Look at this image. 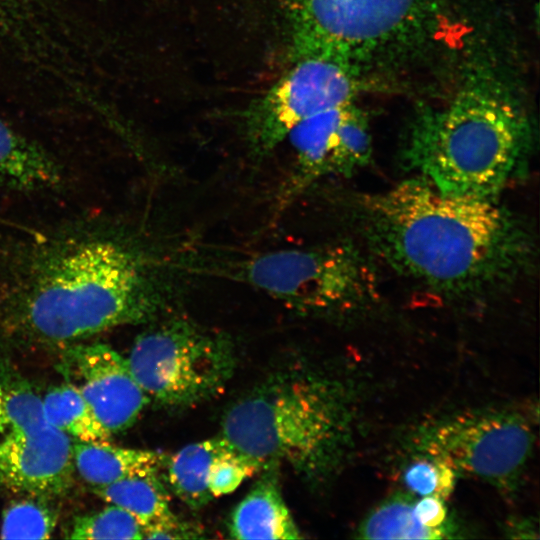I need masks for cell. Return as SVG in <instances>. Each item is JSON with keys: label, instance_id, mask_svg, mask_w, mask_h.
<instances>
[{"label": "cell", "instance_id": "603a6c76", "mask_svg": "<svg viewBox=\"0 0 540 540\" xmlns=\"http://www.w3.org/2000/svg\"><path fill=\"white\" fill-rule=\"evenodd\" d=\"M420 458L404 472V482L412 491L421 496L448 497L452 491L455 470L445 460L431 455Z\"/></svg>", "mask_w": 540, "mask_h": 540}, {"label": "cell", "instance_id": "8fae6325", "mask_svg": "<svg viewBox=\"0 0 540 540\" xmlns=\"http://www.w3.org/2000/svg\"><path fill=\"white\" fill-rule=\"evenodd\" d=\"M64 372L87 400L102 425L112 434L131 427L150 402L127 358L102 343L66 347Z\"/></svg>", "mask_w": 540, "mask_h": 540}, {"label": "cell", "instance_id": "44dd1931", "mask_svg": "<svg viewBox=\"0 0 540 540\" xmlns=\"http://www.w3.org/2000/svg\"><path fill=\"white\" fill-rule=\"evenodd\" d=\"M68 539H144L143 528L129 512L110 504L74 518L64 534Z\"/></svg>", "mask_w": 540, "mask_h": 540}, {"label": "cell", "instance_id": "ba28073f", "mask_svg": "<svg viewBox=\"0 0 540 540\" xmlns=\"http://www.w3.org/2000/svg\"><path fill=\"white\" fill-rule=\"evenodd\" d=\"M531 436L518 416L487 414L446 422L432 430L424 444L429 454L445 460L454 470L501 484L523 468Z\"/></svg>", "mask_w": 540, "mask_h": 540}, {"label": "cell", "instance_id": "277c9868", "mask_svg": "<svg viewBox=\"0 0 540 540\" xmlns=\"http://www.w3.org/2000/svg\"><path fill=\"white\" fill-rule=\"evenodd\" d=\"M339 412L332 387L290 370L238 399L226 412L220 435L260 470L284 463L313 478L332 462L341 434Z\"/></svg>", "mask_w": 540, "mask_h": 540}, {"label": "cell", "instance_id": "ac0fdd59", "mask_svg": "<svg viewBox=\"0 0 540 540\" xmlns=\"http://www.w3.org/2000/svg\"><path fill=\"white\" fill-rule=\"evenodd\" d=\"M52 0H0V56L11 60L30 54L45 36Z\"/></svg>", "mask_w": 540, "mask_h": 540}, {"label": "cell", "instance_id": "52a82bcc", "mask_svg": "<svg viewBox=\"0 0 540 540\" xmlns=\"http://www.w3.org/2000/svg\"><path fill=\"white\" fill-rule=\"evenodd\" d=\"M342 60L308 47L248 118L247 136L255 156L271 152L301 121L354 103L353 83Z\"/></svg>", "mask_w": 540, "mask_h": 540}, {"label": "cell", "instance_id": "6da1fadb", "mask_svg": "<svg viewBox=\"0 0 540 540\" xmlns=\"http://www.w3.org/2000/svg\"><path fill=\"white\" fill-rule=\"evenodd\" d=\"M364 238L387 265L437 292L469 295L508 282L532 246L493 198L448 194L423 177L364 197Z\"/></svg>", "mask_w": 540, "mask_h": 540}, {"label": "cell", "instance_id": "5b68a950", "mask_svg": "<svg viewBox=\"0 0 540 540\" xmlns=\"http://www.w3.org/2000/svg\"><path fill=\"white\" fill-rule=\"evenodd\" d=\"M209 274L250 285L301 312L358 308L377 292L375 274L353 244L267 251L215 261Z\"/></svg>", "mask_w": 540, "mask_h": 540}, {"label": "cell", "instance_id": "ffe728a7", "mask_svg": "<svg viewBox=\"0 0 540 540\" xmlns=\"http://www.w3.org/2000/svg\"><path fill=\"white\" fill-rule=\"evenodd\" d=\"M414 502L407 496H397L374 509L360 527L367 539H440L447 529H429L416 518Z\"/></svg>", "mask_w": 540, "mask_h": 540}, {"label": "cell", "instance_id": "7a4b0ae2", "mask_svg": "<svg viewBox=\"0 0 540 540\" xmlns=\"http://www.w3.org/2000/svg\"><path fill=\"white\" fill-rule=\"evenodd\" d=\"M160 297L140 258L108 239L66 243L40 257L4 301L13 335L68 347L112 328L150 321Z\"/></svg>", "mask_w": 540, "mask_h": 540}, {"label": "cell", "instance_id": "3957f363", "mask_svg": "<svg viewBox=\"0 0 540 540\" xmlns=\"http://www.w3.org/2000/svg\"><path fill=\"white\" fill-rule=\"evenodd\" d=\"M530 140L527 122L510 101L472 87L415 124L405 161L444 193L493 198L524 171Z\"/></svg>", "mask_w": 540, "mask_h": 540}, {"label": "cell", "instance_id": "9c48e42d", "mask_svg": "<svg viewBox=\"0 0 540 540\" xmlns=\"http://www.w3.org/2000/svg\"><path fill=\"white\" fill-rule=\"evenodd\" d=\"M286 139L290 140L295 157L281 195L283 202L322 177L353 174L369 163L372 153L367 120L354 103L301 121Z\"/></svg>", "mask_w": 540, "mask_h": 540}, {"label": "cell", "instance_id": "30bf717a", "mask_svg": "<svg viewBox=\"0 0 540 540\" xmlns=\"http://www.w3.org/2000/svg\"><path fill=\"white\" fill-rule=\"evenodd\" d=\"M423 1L300 0L304 44L340 57L367 51L404 28Z\"/></svg>", "mask_w": 540, "mask_h": 540}, {"label": "cell", "instance_id": "cb8c5ba5", "mask_svg": "<svg viewBox=\"0 0 540 540\" xmlns=\"http://www.w3.org/2000/svg\"><path fill=\"white\" fill-rule=\"evenodd\" d=\"M258 471L260 468L257 464L233 449L213 463L209 491L213 498L232 493L246 478Z\"/></svg>", "mask_w": 540, "mask_h": 540}, {"label": "cell", "instance_id": "5bb4252c", "mask_svg": "<svg viewBox=\"0 0 540 540\" xmlns=\"http://www.w3.org/2000/svg\"><path fill=\"white\" fill-rule=\"evenodd\" d=\"M228 529L232 538L241 540L301 538L274 473L259 479L237 504L230 516Z\"/></svg>", "mask_w": 540, "mask_h": 540}, {"label": "cell", "instance_id": "4fadbf2b", "mask_svg": "<svg viewBox=\"0 0 540 540\" xmlns=\"http://www.w3.org/2000/svg\"><path fill=\"white\" fill-rule=\"evenodd\" d=\"M100 498L129 512L143 528L144 538L163 539L183 522L170 507V496L158 470L92 487Z\"/></svg>", "mask_w": 540, "mask_h": 540}, {"label": "cell", "instance_id": "7402d4cb", "mask_svg": "<svg viewBox=\"0 0 540 540\" xmlns=\"http://www.w3.org/2000/svg\"><path fill=\"white\" fill-rule=\"evenodd\" d=\"M57 523L56 512L43 501L21 500L3 512L0 537L3 539H48Z\"/></svg>", "mask_w": 540, "mask_h": 540}, {"label": "cell", "instance_id": "8992f818", "mask_svg": "<svg viewBox=\"0 0 540 540\" xmlns=\"http://www.w3.org/2000/svg\"><path fill=\"white\" fill-rule=\"evenodd\" d=\"M127 360L150 401L169 408L191 407L216 396L235 368L227 337L181 318L139 335Z\"/></svg>", "mask_w": 540, "mask_h": 540}, {"label": "cell", "instance_id": "9a60e30c", "mask_svg": "<svg viewBox=\"0 0 540 540\" xmlns=\"http://www.w3.org/2000/svg\"><path fill=\"white\" fill-rule=\"evenodd\" d=\"M63 179L56 159L0 118V185L19 192L58 188Z\"/></svg>", "mask_w": 540, "mask_h": 540}, {"label": "cell", "instance_id": "2e32d148", "mask_svg": "<svg viewBox=\"0 0 540 540\" xmlns=\"http://www.w3.org/2000/svg\"><path fill=\"white\" fill-rule=\"evenodd\" d=\"M72 459L78 474L92 487L159 470L162 456L152 450L128 448L107 442L72 444Z\"/></svg>", "mask_w": 540, "mask_h": 540}, {"label": "cell", "instance_id": "7c38bea8", "mask_svg": "<svg viewBox=\"0 0 540 540\" xmlns=\"http://www.w3.org/2000/svg\"><path fill=\"white\" fill-rule=\"evenodd\" d=\"M43 411L42 398L4 356H0V451L55 435Z\"/></svg>", "mask_w": 540, "mask_h": 540}, {"label": "cell", "instance_id": "d6986e66", "mask_svg": "<svg viewBox=\"0 0 540 540\" xmlns=\"http://www.w3.org/2000/svg\"><path fill=\"white\" fill-rule=\"evenodd\" d=\"M47 421L81 442H107L111 433L102 425L80 390L72 382L50 389L42 399Z\"/></svg>", "mask_w": 540, "mask_h": 540}, {"label": "cell", "instance_id": "d4e9b609", "mask_svg": "<svg viewBox=\"0 0 540 540\" xmlns=\"http://www.w3.org/2000/svg\"><path fill=\"white\" fill-rule=\"evenodd\" d=\"M417 520L429 529H446L447 509L444 500L433 495L423 496L413 506Z\"/></svg>", "mask_w": 540, "mask_h": 540}, {"label": "cell", "instance_id": "e0dca14e", "mask_svg": "<svg viewBox=\"0 0 540 540\" xmlns=\"http://www.w3.org/2000/svg\"><path fill=\"white\" fill-rule=\"evenodd\" d=\"M231 450L232 446L221 435L186 445L168 462L169 487L189 508L205 506L213 499L208 485L212 465Z\"/></svg>", "mask_w": 540, "mask_h": 540}]
</instances>
